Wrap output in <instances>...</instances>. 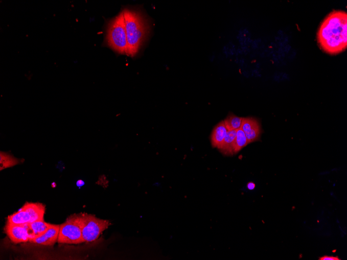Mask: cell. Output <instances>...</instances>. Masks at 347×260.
<instances>
[{
  "label": "cell",
  "mask_w": 347,
  "mask_h": 260,
  "mask_svg": "<svg viewBox=\"0 0 347 260\" xmlns=\"http://www.w3.org/2000/svg\"><path fill=\"white\" fill-rule=\"evenodd\" d=\"M248 144L246 136L242 129L238 130L234 147V154L238 153Z\"/></svg>",
  "instance_id": "cell-15"
},
{
  "label": "cell",
  "mask_w": 347,
  "mask_h": 260,
  "mask_svg": "<svg viewBox=\"0 0 347 260\" xmlns=\"http://www.w3.org/2000/svg\"><path fill=\"white\" fill-rule=\"evenodd\" d=\"M123 12L127 32L128 56L133 57L138 53L148 35V26L140 12L126 9Z\"/></svg>",
  "instance_id": "cell-2"
},
{
  "label": "cell",
  "mask_w": 347,
  "mask_h": 260,
  "mask_svg": "<svg viewBox=\"0 0 347 260\" xmlns=\"http://www.w3.org/2000/svg\"><path fill=\"white\" fill-rule=\"evenodd\" d=\"M57 242L68 244L83 243L81 214L71 216L64 223L60 225Z\"/></svg>",
  "instance_id": "cell-4"
},
{
  "label": "cell",
  "mask_w": 347,
  "mask_h": 260,
  "mask_svg": "<svg viewBox=\"0 0 347 260\" xmlns=\"http://www.w3.org/2000/svg\"><path fill=\"white\" fill-rule=\"evenodd\" d=\"M29 234V242L44 234L52 224L44 220H39L27 224Z\"/></svg>",
  "instance_id": "cell-10"
},
{
  "label": "cell",
  "mask_w": 347,
  "mask_h": 260,
  "mask_svg": "<svg viewBox=\"0 0 347 260\" xmlns=\"http://www.w3.org/2000/svg\"><path fill=\"white\" fill-rule=\"evenodd\" d=\"M4 231L15 244L29 242L30 237L27 224H14L7 222Z\"/></svg>",
  "instance_id": "cell-7"
},
{
  "label": "cell",
  "mask_w": 347,
  "mask_h": 260,
  "mask_svg": "<svg viewBox=\"0 0 347 260\" xmlns=\"http://www.w3.org/2000/svg\"><path fill=\"white\" fill-rule=\"evenodd\" d=\"M243 117L237 116L233 114H230L224 121L228 131H238L241 128Z\"/></svg>",
  "instance_id": "cell-14"
},
{
  "label": "cell",
  "mask_w": 347,
  "mask_h": 260,
  "mask_svg": "<svg viewBox=\"0 0 347 260\" xmlns=\"http://www.w3.org/2000/svg\"><path fill=\"white\" fill-rule=\"evenodd\" d=\"M45 206L40 203L27 202L17 212L9 216L7 222L14 224H25L44 220Z\"/></svg>",
  "instance_id": "cell-5"
},
{
  "label": "cell",
  "mask_w": 347,
  "mask_h": 260,
  "mask_svg": "<svg viewBox=\"0 0 347 260\" xmlns=\"http://www.w3.org/2000/svg\"><path fill=\"white\" fill-rule=\"evenodd\" d=\"M59 230V225L52 224L44 234L30 242L44 246H53L57 242Z\"/></svg>",
  "instance_id": "cell-9"
},
{
  "label": "cell",
  "mask_w": 347,
  "mask_h": 260,
  "mask_svg": "<svg viewBox=\"0 0 347 260\" xmlns=\"http://www.w3.org/2000/svg\"><path fill=\"white\" fill-rule=\"evenodd\" d=\"M228 131L224 121L220 122L214 127L211 135V144L218 149L224 141Z\"/></svg>",
  "instance_id": "cell-11"
},
{
  "label": "cell",
  "mask_w": 347,
  "mask_h": 260,
  "mask_svg": "<svg viewBox=\"0 0 347 260\" xmlns=\"http://www.w3.org/2000/svg\"><path fill=\"white\" fill-rule=\"evenodd\" d=\"M106 43L114 51L128 55V44L123 11L108 23Z\"/></svg>",
  "instance_id": "cell-3"
},
{
  "label": "cell",
  "mask_w": 347,
  "mask_h": 260,
  "mask_svg": "<svg viewBox=\"0 0 347 260\" xmlns=\"http://www.w3.org/2000/svg\"><path fill=\"white\" fill-rule=\"evenodd\" d=\"M245 133L248 143L258 140L261 135V126L258 120L255 118H243L241 128Z\"/></svg>",
  "instance_id": "cell-8"
},
{
  "label": "cell",
  "mask_w": 347,
  "mask_h": 260,
  "mask_svg": "<svg viewBox=\"0 0 347 260\" xmlns=\"http://www.w3.org/2000/svg\"><path fill=\"white\" fill-rule=\"evenodd\" d=\"M256 187V185L255 183L250 182L247 185V187L249 190H253Z\"/></svg>",
  "instance_id": "cell-17"
},
{
  "label": "cell",
  "mask_w": 347,
  "mask_h": 260,
  "mask_svg": "<svg viewBox=\"0 0 347 260\" xmlns=\"http://www.w3.org/2000/svg\"><path fill=\"white\" fill-rule=\"evenodd\" d=\"M237 131H228L224 141L218 148L219 150L223 154L226 155L234 154V147L236 138Z\"/></svg>",
  "instance_id": "cell-12"
},
{
  "label": "cell",
  "mask_w": 347,
  "mask_h": 260,
  "mask_svg": "<svg viewBox=\"0 0 347 260\" xmlns=\"http://www.w3.org/2000/svg\"><path fill=\"white\" fill-rule=\"evenodd\" d=\"M319 260H340L337 256L325 255L319 258Z\"/></svg>",
  "instance_id": "cell-16"
},
{
  "label": "cell",
  "mask_w": 347,
  "mask_h": 260,
  "mask_svg": "<svg viewBox=\"0 0 347 260\" xmlns=\"http://www.w3.org/2000/svg\"><path fill=\"white\" fill-rule=\"evenodd\" d=\"M320 48L326 53L335 55L347 48V13L334 10L321 23L317 34Z\"/></svg>",
  "instance_id": "cell-1"
},
{
  "label": "cell",
  "mask_w": 347,
  "mask_h": 260,
  "mask_svg": "<svg viewBox=\"0 0 347 260\" xmlns=\"http://www.w3.org/2000/svg\"><path fill=\"white\" fill-rule=\"evenodd\" d=\"M83 184H84V182H83V181L81 180H79V181L77 182V185H78V186H82V185H83Z\"/></svg>",
  "instance_id": "cell-18"
},
{
  "label": "cell",
  "mask_w": 347,
  "mask_h": 260,
  "mask_svg": "<svg viewBox=\"0 0 347 260\" xmlns=\"http://www.w3.org/2000/svg\"><path fill=\"white\" fill-rule=\"evenodd\" d=\"M20 161L19 159L15 158L13 156L8 153L1 151L0 152V170L3 171L5 169L13 167L19 164Z\"/></svg>",
  "instance_id": "cell-13"
},
{
  "label": "cell",
  "mask_w": 347,
  "mask_h": 260,
  "mask_svg": "<svg viewBox=\"0 0 347 260\" xmlns=\"http://www.w3.org/2000/svg\"><path fill=\"white\" fill-rule=\"evenodd\" d=\"M80 214L83 243L96 241L111 225L109 221L99 219L94 215L85 213Z\"/></svg>",
  "instance_id": "cell-6"
}]
</instances>
